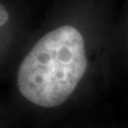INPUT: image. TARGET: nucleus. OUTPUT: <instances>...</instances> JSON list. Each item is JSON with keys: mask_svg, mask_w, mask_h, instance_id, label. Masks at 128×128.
Segmentation results:
<instances>
[{"mask_svg": "<svg viewBox=\"0 0 128 128\" xmlns=\"http://www.w3.org/2000/svg\"><path fill=\"white\" fill-rule=\"evenodd\" d=\"M88 68L84 40L65 25L47 32L28 51L17 70L24 98L42 108H54L74 93Z\"/></svg>", "mask_w": 128, "mask_h": 128, "instance_id": "obj_1", "label": "nucleus"}, {"mask_svg": "<svg viewBox=\"0 0 128 128\" xmlns=\"http://www.w3.org/2000/svg\"><path fill=\"white\" fill-rule=\"evenodd\" d=\"M9 18H10L9 12L6 11L4 6L0 2V28L6 25L8 22V20H9Z\"/></svg>", "mask_w": 128, "mask_h": 128, "instance_id": "obj_2", "label": "nucleus"}]
</instances>
